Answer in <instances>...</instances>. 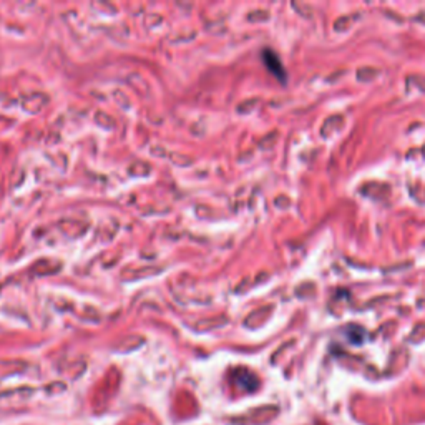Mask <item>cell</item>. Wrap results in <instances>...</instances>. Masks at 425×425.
<instances>
[{"label": "cell", "instance_id": "cell-1", "mask_svg": "<svg viewBox=\"0 0 425 425\" xmlns=\"http://www.w3.org/2000/svg\"><path fill=\"white\" fill-rule=\"evenodd\" d=\"M262 57H264V62H266V65H268V68L271 70V72H273L274 75L279 78V80L284 82V78H286V73H284L283 65H281V62H279L278 57L274 55V52L264 50V55H262Z\"/></svg>", "mask_w": 425, "mask_h": 425}]
</instances>
